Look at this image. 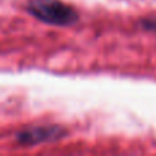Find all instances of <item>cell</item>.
Returning <instances> with one entry per match:
<instances>
[{
    "mask_svg": "<svg viewBox=\"0 0 156 156\" xmlns=\"http://www.w3.org/2000/svg\"><path fill=\"white\" fill-rule=\"evenodd\" d=\"M141 26L147 30H154V32H156V16L143 19V21H141Z\"/></svg>",
    "mask_w": 156,
    "mask_h": 156,
    "instance_id": "cell-3",
    "label": "cell"
},
{
    "mask_svg": "<svg viewBox=\"0 0 156 156\" xmlns=\"http://www.w3.org/2000/svg\"><path fill=\"white\" fill-rule=\"evenodd\" d=\"M65 136V130L59 126H36L18 133L16 140L23 145H34V144L55 141Z\"/></svg>",
    "mask_w": 156,
    "mask_h": 156,
    "instance_id": "cell-2",
    "label": "cell"
},
{
    "mask_svg": "<svg viewBox=\"0 0 156 156\" xmlns=\"http://www.w3.org/2000/svg\"><path fill=\"white\" fill-rule=\"evenodd\" d=\"M27 11L38 21L56 26H69L78 21V12L60 0H30Z\"/></svg>",
    "mask_w": 156,
    "mask_h": 156,
    "instance_id": "cell-1",
    "label": "cell"
}]
</instances>
